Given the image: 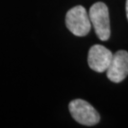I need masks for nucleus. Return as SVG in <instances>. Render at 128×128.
Returning <instances> with one entry per match:
<instances>
[{
	"instance_id": "7ed1b4c3",
	"label": "nucleus",
	"mask_w": 128,
	"mask_h": 128,
	"mask_svg": "<svg viewBox=\"0 0 128 128\" xmlns=\"http://www.w3.org/2000/svg\"><path fill=\"white\" fill-rule=\"evenodd\" d=\"M69 112L79 124L86 126L95 125L100 122V115L89 102L84 100H74L69 102Z\"/></svg>"
},
{
	"instance_id": "20e7f679",
	"label": "nucleus",
	"mask_w": 128,
	"mask_h": 128,
	"mask_svg": "<svg viewBox=\"0 0 128 128\" xmlns=\"http://www.w3.org/2000/svg\"><path fill=\"white\" fill-rule=\"evenodd\" d=\"M107 78L113 82H122L128 75V52L119 50L112 56L107 70Z\"/></svg>"
},
{
	"instance_id": "39448f33",
	"label": "nucleus",
	"mask_w": 128,
	"mask_h": 128,
	"mask_svg": "<svg viewBox=\"0 0 128 128\" xmlns=\"http://www.w3.org/2000/svg\"><path fill=\"white\" fill-rule=\"evenodd\" d=\"M112 56V52L105 46L102 45H94L88 51V66L96 72H105L109 66Z\"/></svg>"
},
{
	"instance_id": "423d86ee",
	"label": "nucleus",
	"mask_w": 128,
	"mask_h": 128,
	"mask_svg": "<svg viewBox=\"0 0 128 128\" xmlns=\"http://www.w3.org/2000/svg\"><path fill=\"white\" fill-rule=\"evenodd\" d=\"M125 10H126V15L128 19V0H126V5H125Z\"/></svg>"
},
{
	"instance_id": "f03ea898",
	"label": "nucleus",
	"mask_w": 128,
	"mask_h": 128,
	"mask_svg": "<svg viewBox=\"0 0 128 128\" xmlns=\"http://www.w3.org/2000/svg\"><path fill=\"white\" fill-rule=\"evenodd\" d=\"M66 25L76 36H86L92 27L88 12L82 6H76L69 10L66 15Z\"/></svg>"
},
{
	"instance_id": "f257e3e1",
	"label": "nucleus",
	"mask_w": 128,
	"mask_h": 128,
	"mask_svg": "<svg viewBox=\"0 0 128 128\" xmlns=\"http://www.w3.org/2000/svg\"><path fill=\"white\" fill-rule=\"evenodd\" d=\"M91 26L94 28L97 36L102 41H106L110 37V19L107 6L102 2L92 5L88 12Z\"/></svg>"
}]
</instances>
